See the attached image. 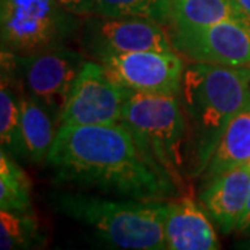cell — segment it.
Returning <instances> with one entry per match:
<instances>
[{
  "mask_svg": "<svg viewBox=\"0 0 250 250\" xmlns=\"http://www.w3.org/2000/svg\"><path fill=\"white\" fill-rule=\"evenodd\" d=\"M46 163L54 182L143 202L172 200L179 188L123 123L60 125Z\"/></svg>",
  "mask_w": 250,
  "mask_h": 250,
  "instance_id": "1",
  "label": "cell"
},
{
  "mask_svg": "<svg viewBox=\"0 0 250 250\" xmlns=\"http://www.w3.org/2000/svg\"><path fill=\"white\" fill-rule=\"evenodd\" d=\"M250 95V68L208 62L185 64L178 98L187 120L185 160L200 178L229 120Z\"/></svg>",
  "mask_w": 250,
  "mask_h": 250,
  "instance_id": "2",
  "label": "cell"
},
{
  "mask_svg": "<svg viewBox=\"0 0 250 250\" xmlns=\"http://www.w3.org/2000/svg\"><path fill=\"white\" fill-rule=\"evenodd\" d=\"M56 211L92 229L114 249H166L167 203L135 199L114 200L82 192H60L52 199Z\"/></svg>",
  "mask_w": 250,
  "mask_h": 250,
  "instance_id": "3",
  "label": "cell"
},
{
  "mask_svg": "<svg viewBox=\"0 0 250 250\" xmlns=\"http://www.w3.org/2000/svg\"><path fill=\"white\" fill-rule=\"evenodd\" d=\"M121 123L145 154L170 177L185 185L187 120L178 95L132 92L125 102Z\"/></svg>",
  "mask_w": 250,
  "mask_h": 250,
  "instance_id": "4",
  "label": "cell"
},
{
  "mask_svg": "<svg viewBox=\"0 0 250 250\" xmlns=\"http://www.w3.org/2000/svg\"><path fill=\"white\" fill-rule=\"evenodd\" d=\"M80 18L54 0H1V50L31 56L65 46L80 34Z\"/></svg>",
  "mask_w": 250,
  "mask_h": 250,
  "instance_id": "5",
  "label": "cell"
},
{
  "mask_svg": "<svg viewBox=\"0 0 250 250\" xmlns=\"http://www.w3.org/2000/svg\"><path fill=\"white\" fill-rule=\"evenodd\" d=\"M82 53L96 62L143 50H174L167 29L153 20L138 17H85L80 29Z\"/></svg>",
  "mask_w": 250,
  "mask_h": 250,
  "instance_id": "6",
  "label": "cell"
},
{
  "mask_svg": "<svg viewBox=\"0 0 250 250\" xmlns=\"http://www.w3.org/2000/svg\"><path fill=\"white\" fill-rule=\"evenodd\" d=\"M166 29L174 50L189 62L250 68L248 20H227L200 28Z\"/></svg>",
  "mask_w": 250,
  "mask_h": 250,
  "instance_id": "7",
  "label": "cell"
},
{
  "mask_svg": "<svg viewBox=\"0 0 250 250\" xmlns=\"http://www.w3.org/2000/svg\"><path fill=\"white\" fill-rule=\"evenodd\" d=\"M17 62L25 92L42 103L60 124L64 106L86 62L83 53L62 46L31 56H17Z\"/></svg>",
  "mask_w": 250,
  "mask_h": 250,
  "instance_id": "8",
  "label": "cell"
},
{
  "mask_svg": "<svg viewBox=\"0 0 250 250\" xmlns=\"http://www.w3.org/2000/svg\"><path fill=\"white\" fill-rule=\"evenodd\" d=\"M131 90L113 81L99 62H85L64 106L60 125L121 123Z\"/></svg>",
  "mask_w": 250,
  "mask_h": 250,
  "instance_id": "9",
  "label": "cell"
},
{
  "mask_svg": "<svg viewBox=\"0 0 250 250\" xmlns=\"http://www.w3.org/2000/svg\"><path fill=\"white\" fill-rule=\"evenodd\" d=\"M99 62L113 81L142 93L178 95L185 62L175 50H143L108 56Z\"/></svg>",
  "mask_w": 250,
  "mask_h": 250,
  "instance_id": "10",
  "label": "cell"
},
{
  "mask_svg": "<svg viewBox=\"0 0 250 250\" xmlns=\"http://www.w3.org/2000/svg\"><path fill=\"white\" fill-rule=\"evenodd\" d=\"M250 195L249 167L239 166L203 184L199 200L225 235L235 232Z\"/></svg>",
  "mask_w": 250,
  "mask_h": 250,
  "instance_id": "11",
  "label": "cell"
},
{
  "mask_svg": "<svg viewBox=\"0 0 250 250\" xmlns=\"http://www.w3.org/2000/svg\"><path fill=\"white\" fill-rule=\"evenodd\" d=\"M166 249H220V241L210 218L190 197L182 196L167 203Z\"/></svg>",
  "mask_w": 250,
  "mask_h": 250,
  "instance_id": "12",
  "label": "cell"
},
{
  "mask_svg": "<svg viewBox=\"0 0 250 250\" xmlns=\"http://www.w3.org/2000/svg\"><path fill=\"white\" fill-rule=\"evenodd\" d=\"M250 160V95L246 103L229 120L213 156L200 175L202 184L225 171L245 166Z\"/></svg>",
  "mask_w": 250,
  "mask_h": 250,
  "instance_id": "13",
  "label": "cell"
},
{
  "mask_svg": "<svg viewBox=\"0 0 250 250\" xmlns=\"http://www.w3.org/2000/svg\"><path fill=\"white\" fill-rule=\"evenodd\" d=\"M54 120L52 113L27 92L21 96V157L25 160L42 164L47 160L57 131H54Z\"/></svg>",
  "mask_w": 250,
  "mask_h": 250,
  "instance_id": "14",
  "label": "cell"
},
{
  "mask_svg": "<svg viewBox=\"0 0 250 250\" xmlns=\"http://www.w3.org/2000/svg\"><path fill=\"white\" fill-rule=\"evenodd\" d=\"M227 20H248L233 0H170V20L166 27L200 28Z\"/></svg>",
  "mask_w": 250,
  "mask_h": 250,
  "instance_id": "15",
  "label": "cell"
},
{
  "mask_svg": "<svg viewBox=\"0 0 250 250\" xmlns=\"http://www.w3.org/2000/svg\"><path fill=\"white\" fill-rule=\"evenodd\" d=\"M43 236L32 211H0V249H29L42 246Z\"/></svg>",
  "mask_w": 250,
  "mask_h": 250,
  "instance_id": "16",
  "label": "cell"
},
{
  "mask_svg": "<svg viewBox=\"0 0 250 250\" xmlns=\"http://www.w3.org/2000/svg\"><path fill=\"white\" fill-rule=\"evenodd\" d=\"M0 210H31V182L4 150L0 152Z\"/></svg>",
  "mask_w": 250,
  "mask_h": 250,
  "instance_id": "17",
  "label": "cell"
},
{
  "mask_svg": "<svg viewBox=\"0 0 250 250\" xmlns=\"http://www.w3.org/2000/svg\"><path fill=\"white\" fill-rule=\"evenodd\" d=\"M98 14L106 17H138L163 25L170 20V0H96Z\"/></svg>",
  "mask_w": 250,
  "mask_h": 250,
  "instance_id": "18",
  "label": "cell"
},
{
  "mask_svg": "<svg viewBox=\"0 0 250 250\" xmlns=\"http://www.w3.org/2000/svg\"><path fill=\"white\" fill-rule=\"evenodd\" d=\"M62 9L70 11L78 17H89L98 14L96 0H54Z\"/></svg>",
  "mask_w": 250,
  "mask_h": 250,
  "instance_id": "19",
  "label": "cell"
},
{
  "mask_svg": "<svg viewBox=\"0 0 250 250\" xmlns=\"http://www.w3.org/2000/svg\"><path fill=\"white\" fill-rule=\"evenodd\" d=\"M235 232L243 235V236H250V195L248 199V203L246 207L243 210V214H242L239 223L235 228Z\"/></svg>",
  "mask_w": 250,
  "mask_h": 250,
  "instance_id": "20",
  "label": "cell"
},
{
  "mask_svg": "<svg viewBox=\"0 0 250 250\" xmlns=\"http://www.w3.org/2000/svg\"><path fill=\"white\" fill-rule=\"evenodd\" d=\"M233 1L246 14V17L250 20V0H233Z\"/></svg>",
  "mask_w": 250,
  "mask_h": 250,
  "instance_id": "21",
  "label": "cell"
},
{
  "mask_svg": "<svg viewBox=\"0 0 250 250\" xmlns=\"http://www.w3.org/2000/svg\"><path fill=\"white\" fill-rule=\"evenodd\" d=\"M235 248L250 250V236H246V239H243V241L235 242Z\"/></svg>",
  "mask_w": 250,
  "mask_h": 250,
  "instance_id": "22",
  "label": "cell"
},
{
  "mask_svg": "<svg viewBox=\"0 0 250 250\" xmlns=\"http://www.w3.org/2000/svg\"><path fill=\"white\" fill-rule=\"evenodd\" d=\"M246 166H248V167H249V170H250V160L248 161V164H246Z\"/></svg>",
  "mask_w": 250,
  "mask_h": 250,
  "instance_id": "23",
  "label": "cell"
}]
</instances>
